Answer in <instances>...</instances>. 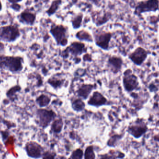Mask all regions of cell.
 I'll return each mask as SVG.
<instances>
[{
  "mask_svg": "<svg viewBox=\"0 0 159 159\" xmlns=\"http://www.w3.org/2000/svg\"><path fill=\"white\" fill-rule=\"evenodd\" d=\"M49 32L54 38L57 46L62 47L68 46L70 31L67 25L54 22L50 26Z\"/></svg>",
  "mask_w": 159,
  "mask_h": 159,
  "instance_id": "6da1fadb",
  "label": "cell"
},
{
  "mask_svg": "<svg viewBox=\"0 0 159 159\" xmlns=\"http://www.w3.org/2000/svg\"><path fill=\"white\" fill-rule=\"evenodd\" d=\"M88 48L85 43L74 41L60 52V56L63 59H68L70 56L74 59L80 58L81 55L88 52Z\"/></svg>",
  "mask_w": 159,
  "mask_h": 159,
  "instance_id": "7a4b0ae2",
  "label": "cell"
},
{
  "mask_svg": "<svg viewBox=\"0 0 159 159\" xmlns=\"http://www.w3.org/2000/svg\"><path fill=\"white\" fill-rule=\"evenodd\" d=\"M92 35L93 42L97 47L104 51H109L111 49L110 43L113 37V33L102 29H93Z\"/></svg>",
  "mask_w": 159,
  "mask_h": 159,
  "instance_id": "3957f363",
  "label": "cell"
},
{
  "mask_svg": "<svg viewBox=\"0 0 159 159\" xmlns=\"http://www.w3.org/2000/svg\"><path fill=\"white\" fill-rule=\"evenodd\" d=\"M122 87L125 91L133 93L141 88L139 78L130 68L126 69L123 73L122 77Z\"/></svg>",
  "mask_w": 159,
  "mask_h": 159,
  "instance_id": "277c9868",
  "label": "cell"
},
{
  "mask_svg": "<svg viewBox=\"0 0 159 159\" xmlns=\"http://www.w3.org/2000/svg\"><path fill=\"white\" fill-rule=\"evenodd\" d=\"M22 59L20 57H0V68L17 72L22 69Z\"/></svg>",
  "mask_w": 159,
  "mask_h": 159,
  "instance_id": "5b68a950",
  "label": "cell"
},
{
  "mask_svg": "<svg viewBox=\"0 0 159 159\" xmlns=\"http://www.w3.org/2000/svg\"><path fill=\"white\" fill-rule=\"evenodd\" d=\"M159 8V1H141L139 2L134 9V15L140 16L143 13L148 12H156Z\"/></svg>",
  "mask_w": 159,
  "mask_h": 159,
  "instance_id": "8992f818",
  "label": "cell"
},
{
  "mask_svg": "<svg viewBox=\"0 0 159 159\" xmlns=\"http://www.w3.org/2000/svg\"><path fill=\"white\" fill-rule=\"evenodd\" d=\"M123 59L117 55H111L108 57L106 62V68L110 72L114 75L119 73L123 68Z\"/></svg>",
  "mask_w": 159,
  "mask_h": 159,
  "instance_id": "52a82bcc",
  "label": "cell"
},
{
  "mask_svg": "<svg viewBox=\"0 0 159 159\" xmlns=\"http://www.w3.org/2000/svg\"><path fill=\"white\" fill-rule=\"evenodd\" d=\"M148 56L147 50L142 47H138L128 55V58L136 66H141L146 60Z\"/></svg>",
  "mask_w": 159,
  "mask_h": 159,
  "instance_id": "ba28073f",
  "label": "cell"
},
{
  "mask_svg": "<svg viewBox=\"0 0 159 159\" xmlns=\"http://www.w3.org/2000/svg\"><path fill=\"white\" fill-rule=\"evenodd\" d=\"M19 30L13 25L5 26L0 28V40L5 42H12L20 36Z\"/></svg>",
  "mask_w": 159,
  "mask_h": 159,
  "instance_id": "9c48e42d",
  "label": "cell"
},
{
  "mask_svg": "<svg viewBox=\"0 0 159 159\" xmlns=\"http://www.w3.org/2000/svg\"><path fill=\"white\" fill-rule=\"evenodd\" d=\"M112 14L110 11H96L91 14V17L93 24L96 27H101L107 23L112 18Z\"/></svg>",
  "mask_w": 159,
  "mask_h": 159,
  "instance_id": "30bf717a",
  "label": "cell"
},
{
  "mask_svg": "<svg viewBox=\"0 0 159 159\" xmlns=\"http://www.w3.org/2000/svg\"><path fill=\"white\" fill-rule=\"evenodd\" d=\"M97 88L98 85L96 83H83L78 86L75 93L79 98L86 100L89 97L92 91Z\"/></svg>",
  "mask_w": 159,
  "mask_h": 159,
  "instance_id": "8fae6325",
  "label": "cell"
},
{
  "mask_svg": "<svg viewBox=\"0 0 159 159\" xmlns=\"http://www.w3.org/2000/svg\"><path fill=\"white\" fill-rule=\"evenodd\" d=\"M37 116L39 119V125L45 128L48 126L56 115L52 110L39 109L37 111Z\"/></svg>",
  "mask_w": 159,
  "mask_h": 159,
  "instance_id": "7c38bea8",
  "label": "cell"
},
{
  "mask_svg": "<svg viewBox=\"0 0 159 159\" xmlns=\"http://www.w3.org/2000/svg\"><path fill=\"white\" fill-rule=\"evenodd\" d=\"M66 78L61 73L53 74L49 77L47 83L55 90H59L64 87L66 84Z\"/></svg>",
  "mask_w": 159,
  "mask_h": 159,
  "instance_id": "4fadbf2b",
  "label": "cell"
},
{
  "mask_svg": "<svg viewBox=\"0 0 159 159\" xmlns=\"http://www.w3.org/2000/svg\"><path fill=\"white\" fill-rule=\"evenodd\" d=\"M25 149L28 157L32 158H39L43 154V148L35 142L27 143L25 145Z\"/></svg>",
  "mask_w": 159,
  "mask_h": 159,
  "instance_id": "5bb4252c",
  "label": "cell"
},
{
  "mask_svg": "<svg viewBox=\"0 0 159 159\" xmlns=\"http://www.w3.org/2000/svg\"><path fill=\"white\" fill-rule=\"evenodd\" d=\"M108 102L107 99L102 92L98 91H95L90 96L88 104L91 106L100 107L108 104Z\"/></svg>",
  "mask_w": 159,
  "mask_h": 159,
  "instance_id": "9a60e30c",
  "label": "cell"
},
{
  "mask_svg": "<svg viewBox=\"0 0 159 159\" xmlns=\"http://www.w3.org/2000/svg\"><path fill=\"white\" fill-rule=\"evenodd\" d=\"M21 21L28 24L33 25L37 18V15L35 12L31 10H25L21 13L20 15Z\"/></svg>",
  "mask_w": 159,
  "mask_h": 159,
  "instance_id": "2e32d148",
  "label": "cell"
},
{
  "mask_svg": "<svg viewBox=\"0 0 159 159\" xmlns=\"http://www.w3.org/2000/svg\"><path fill=\"white\" fill-rule=\"evenodd\" d=\"M76 39L80 42H87L89 43H93V38L92 35L86 29H82L77 31L75 35Z\"/></svg>",
  "mask_w": 159,
  "mask_h": 159,
  "instance_id": "e0dca14e",
  "label": "cell"
},
{
  "mask_svg": "<svg viewBox=\"0 0 159 159\" xmlns=\"http://www.w3.org/2000/svg\"><path fill=\"white\" fill-rule=\"evenodd\" d=\"M84 14L82 12H78L71 18L70 23L74 30H78L81 28L83 24Z\"/></svg>",
  "mask_w": 159,
  "mask_h": 159,
  "instance_id": "ac0fdd59",
  "label": "cell"
},
{
  "mask_svg": "<svg viewBox=\"0 0 159 159\" xmlns=\"http://www.w3.org/2000/svg\"><path fill=\"white\" fill-rule=\"evenodd\" d=\"M64 1H53L51 2L48 8L45 11L46 14L48 17H51L57 13L60 8L61 6L63 4Z\"/></svg>",
  "mask_w": 159,
  "mask_h": 159,
  "instance_id": "d6986e66",
  "label": "cell"
},
{
  "mask_svg": "<svg viewBox=\"0 0 159 159\" xmlns=\"http://www.w3.org/2000/svg\"><path fill=\"white\" fill-rule=\"evenodd\" d=\"M146 126L145 125H141V124L134 125L129 128L130 133L136 138L142 136L146 131Z\"/></svg>",
  "mask_w": 159,
  "mask_h": 159,
  "instance_id": "ffe728a7",
  "label": "cell"
},
{
  "mask_svg": "<svg viewBox=\"0 0 159 159\" xmlns=\"http://www.w3.org/2000/svg\"><path fill=\"white\" fill-rule=\"evenodd\" d=\"M36 103L40 107H43L48 106L51 101V97L47 94L42 93L36 99Z\"/></svg>",
  "mask_w": 159,
  "mask_h": 159,
  "instance_id": "44dd1931",
  "label": "cell"
},
{
  "mask_svg": "<svg viewBox=\"0 0 159 159\" xmlns=\"http://www.w3.org/2000/svg\"><path fill=\"white\" fill-rule=\"evenodd\" d=\"M71 105L73 109L76 111H82L85 107V103L83 100L79 97L72 100Z\"/></svg>",
  "mask_w": 159,
  "mask_h": 159,
  "instance_id": "7402d4cb",
  "label": "cell"
},
{
  "mask_svg": "<svg viewBox=\"0 0 159 159\" xmlns=\"http://www.w3.org/2000/svg\"><path fill=\"white\" fill-rule=\"evenodd\" d=\"M21 89V88L19 86H16L13 87L8 91L7 92V96L9 98L10 100H15V96L16 95V92L20 91Z\"/></svg>",
  "mask_w": 159,
  "mask_h": 159,
  "instance_id": "603a6c76",
  "label": "cell"
},
{
  "mask_svg": "<svg viewBox=\"0 0 159 159\" xmlns=\"http://www.w3.org/2000/svg\"><path fill=\"white\" fill-rule=\"evenodd\" d=\"M87 71L86 68H78L74 72L73 75L75 78H80L84 77L87 74Z\"/></svg>",
  "mask_w": 159,
  "mask_h": 159,
  "instance_id": "cb8c5ba5",
  "label": "cell"
},
{
  "mask_svg": "<svg viewBox=\"0 0 159 159\" xmlns=\"http://www.w3.org/2000/svg\"><path fill=\"white\" fill-rule=\"evenodd\" d=\"M62 122L61 119H58L54 121L52 124V129L53 131L56 133H59L62 129Z\"/></svg>",
  "mask_w": 159,
  "mask_h": 159,
  "instance_id": "d4e9b609",
  "label": "cell"
},
{
  "mask_svg": "<svg viewBox=\"0 0 159 159\" xmlns=\"http://www.w3.org/2000/svg\"><path fill=\"white\" fill-rule=\"evenodd\" d=\"M95 155L93 152V147L90 146L87 147L85 151V159H94Z\"/></svg>",
  "mask_w": 159,
  "mask_h": 159,
  "instance_id": "484cf974",
  "label": "cell"
},
{
  "mask_svg": "<svg viewBox=\"0 0 159 159\" xmlns=\"http://www.w3.org/2000/svg\"><path fill=\"white\" fill-rule=\"evenodd\" d=\"M82 157H83V152L82 150L78 149L73 153L71 159H82Z\"/></svg>",
  "mask_w": 159,
  "mask_h": 159,
  "instance_id": "4316f807",
  "label": "cell"
},
{
  "mask_svg": "<svg viewBox=\"0 0 159 159\" xmlns=\"http://www.w3.org/2000/svg\"><path fill=\"white\" fill-rule=\"evenodd\" d=\"M82 60L84 62H91L93 61L92 55L88 52L83 54V57H82Z\"/></svg>",
  "mask_w": 159,
  "mask_h": 159,
  "instance_id": "83f0119b",
  "label": "cell"
},
{
  "mask_svg": "<svg viewBox=\"0 0 159 159\" xmlns=\"http://www.w3.org/2000/svg\"><path fill=\"white\" fill-rule=\"evenodd\" d=\"M43 159H55V156L50 152H46L43 155Z\"/></svg>",
  "mask_w": 159,
  "mask_h": 159,
  "instance_id": "f1b7e54d",
  "label": "cell"
},
{
  "mask_svg": "<svg viewBox=\"0 0 159 159\" xmlns=\"http://www.w3.org/2000/svg\"><path fill=\"white\" fill-rule=\"evenodd\" d=\"M11 7L16 11H19L20 9V6L17 3H13L11 5Z\"/></svg>",
  "mask_w": 159,
  "mask_h": 159,
  "instance_id": "f546056e",
  "label": "cell"
},
{
  "mask_svg": "<svg viewBox=\"0 0 159 159\" xmlns=\"http://www.w3.org/2000/svg\"><path fill=\"white\" fill-rule=\"evenodd\" d=\"M2 8V3H1V2H0V10H1Z\"/></svg>",
  "mask_w": 159,
  "mask_h": 159,
  "instance_id": "4dcf8cb0",
  "label": "cell"
},
{
  "mask_svg": "<svg viewBox=\"0 0 159 159\" xmlns=\"http://www.w3.org/2000/svg\"><path fill=\"white\" fill-rule=\"evenodd\" d=\"M158 66H159V60H158Z\"/></svg>",
  "mask_w": 159,
  "mask_h": 159,
  "instance_id": "1f68e13d",
  "label": "cell"
}]
</instances>
